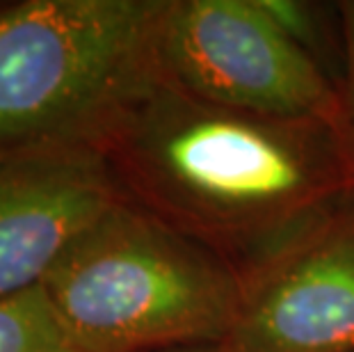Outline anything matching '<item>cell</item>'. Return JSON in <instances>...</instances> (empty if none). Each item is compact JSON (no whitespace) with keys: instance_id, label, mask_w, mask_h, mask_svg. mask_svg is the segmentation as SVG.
I'll return each mask as SVG.
<instances>
[{"instance_id":"cell-5","label":"cell","mask_w":354,"mask_h":352,"mask_svg":"<svg viewBox=\"0 0 354 352\" xmlns=\"http://www.w3.org/2000/svg\"><path fill=\"white\" fill-rule=\"evenodd\" d=\"M236 352H354V194L240 272Z\"/></svg>"},{"instance_id":"cell-2","label":"cell","mask_w":354,"mask_h":352,"mask_svg":"<svg viewBox=\"0 0 354 352\" xmlns=\"http://www.w3.org/2000/svg\"><path fill=\"white\" fill-rule=\"evenodd\" d=\"M41 288L82 352H149L227 341L243 281L220 254L122 197Z\"/></svg>"},{"instance_id":"cell-4","label":"cell","mask_w":354,"mask_h":352,"mask_svg":"<svg viewBox=\"0 0 354 352\" xmlns=\"http://www.w3.org/2000/svg\"><path fill=\"white\" fill-rule=\"evenodd\" d=\"M153 59L158 78L210 106L338 122L334 76L259 0H162Z\"/></svg>"},{"instance_id":"cell-1","label":"cell","mask_w":354,"mask_h":352,"mask_svg":"<svg viewBox=\"0 0 354 352\" xmlns=\"http://www.w3.org/2000/svg\"><path fill=\"white\" fill-rule=\"evenodd\" d=\"M101 151L122 197L238 272L354 194L336 124L227 110L156 78Z\"/></svg>"},{"instance_id":"cell-3","label":"cell","mask_w":354,"mask_h":352,"mask_svg":"<svg viewBox=\"0 0 354 352\" xmlns=\"http://www.w3.org/2000/svg\"><path fill=\"white\" fill-rule=\"evenodd\" d=\"M162 0L0 3V154L101 149L158 78Z\"/></svg>"},{"instance_id":"cell-10","label":"cell","mask_w":354,"mask_h":352,"mask_svg":"<svg viewBox=\"0 0 354 352\" xmlns=\"http://www.w3.org/2000/svg\"><path fill=\"white\" fill-rule=\"evenodd\" d=\"M149 352H236L227 343H192V346H174V348H160Z\"/></svg>"},{"instance_id":"cell-9","label":"cell","mask_w":354,"mask_h":352,"mask_svg":"<svg viewBox=\"0 0 354 352\" xmlns=\"http://www.w3.org/2000/svg\"><path fill=\"white\" fill-rule=\"evenodd\" d=\"M268 17L297 41L304 50H308L322 64V53L325 48V37L318 24V10L308 3H290V0H259ZM325 66V64H322Z\"/></svg>"},{"instance_id":"cell-6","label":"cell","mask_w":354,"mask_h":352,"mask_svg":"<svg viewBox=\"0 0 354 352\" xmlns=\"http://www.w3.org/2000/svg\"><path fill=\"white\" fill-rule=\"evenodd\" d=\"M122 199L101 149L0 154V299L41 286L62 254Z\"/></svg>"},{"instance_id":"cell-7","label":"cell","mask_w":354,"mask_h":352,"mask_svg":"<svg viewBox=\"0 0 354 352\" xmlns=\"http://www.w3.org/2000/svg\"><path fill=\"white\" fill-rule=\"evenodd\" d=\"M0 352H82L64 332L41 286L0 299Z\"/></svg>"},{"instance_id":"cell-8","label":"cell","mask_w":354,"mask_h":352,"mask_svg":"<svg viewBox=\"0 0 354 352\" xmlns=\"http://www.w3.org/2000/svg\"><path fill=\"white\" fill-rule=\"evenodd\" d=\"M338 14V53L341 64L336 73V89H338V112L336 129L341 131L345 147L350 151L354 163V0L336 5Z\"/></svg>"}]
</instances>
